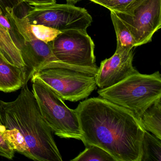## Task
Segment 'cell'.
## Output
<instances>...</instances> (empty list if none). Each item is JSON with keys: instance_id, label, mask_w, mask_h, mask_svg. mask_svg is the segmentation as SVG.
Here are the masks:
<instances>
[{"instance_id": "1", "label": "cell", "mask_w": 161, "mask_h": 161, "mask_svg": "<svg viewBox=\"0 0 161 161\" xmlns=\"http://www.w3.org/2000/svg\"><path fill=\"white\" fill-rule=\"evenodd\" d=\"M75 111L85 146H98L116 161H140L145 130L129 110L93 97L81 102Z\"/></svg>"}, {"instance_id": "2", "label": "cell", "mask_w": 161, "mask_h": 161, "mask_svg": "<svg viewBox=\"0 0 161 161\" xmlns=\"http://www.w3.org/2000/svg\"><path fill=\"white\" fill-rule=\"evenodd\" d=\"M21 89L14 100H0V118L14 150L34 161H63L28 82Z\"/></svg>"}, {"instance_id": "3", "label": "cell", "mask_w": 161, "mask_h": 161, "mask_svg": "<svg viewBox=\"0 0 161 161\" xmlns=\"http://www.w3.org/2000/svg\"><path fill=\"white\" fill-rule=\"evenodd\" d=\"M97 93L100 97L129 110L140 121L145 110L161 98V74L138 72Z\"/></svg>"}, {"instance_id": "4", "label": "cell", "mask_w": 161, "mask_h": 161, "mask_svg": "<svg viewBox=\"0 0 161 161\" xmlns=\"http://www.w3.org/2000/svg\"><path fill=\"white\" fill-rule=\"evenodd\" d=\"M98 67L48 68L35 72L31 81L47 86L63 100L76 102L86 98L97 87Z\"/></svg>"}, {"instance_id": "5", "label": "cell", "mask_w": 161, "mask_h": 161, "mask_svg": "<svg viewBox=\"0 0 161 161\" xmlns=\"http://www.w3.org/2000/svg\"><path fill=\"white\" fill-rule=\"evenodd\" d=\"M31 81L40 113L53 133L61 138L81 140L82 134L75 110L69 108L47 86L36 80Z\"/></svg>"}, {"instance_id": "6", "label": "cell", "mask_w": 161, "mask_h": 161, "mask_svg": "<svg viewBox=\"0 0 161 161\" xmlns=\"http://www.w3.org/2000/svg\"><path fill=\"white\" fill-rule=\"evenodd\" d=\"M26 16L31 24L42 25L60 31H86L93 19L87 10L73 4L29 5Z\"/></svg>"}, {"instance_id": "7", "label": "cell", "mask_w": 161, "mask_h": 161, "mask_svg": "<svg viewBox=\"0 0 161 161\" xmlns=\"http://www.w3.org/2000/svg\"><path fill=\"white\" fill-rule=\"evenodd\" d=\"M113 12L130 30L135 47L151 42L161 27V0H135L121 12Z\"/></svg>"}, {"instance_id": "8", "label": "cell", "mask_w": 161, "mask_h": 161, "mask_svg": "<svg viewBox=\"0 0 161 161\" xmlns=\"http://www.w3.org/2000/svg\"><path fill=\"white\" fill-rule=\"evenodd\" d=\"M9 15L23 39L20 50L28 70V81L31 80L33 73L44 69L55 67H81L70 65L58 60L53 53L50 43H45L34 35L31 24L26 15L20 17L16 14L14 11L10 12Z\"/></svg>"}, {"instance_id": "9", "label": "cell", "mask_w": 161, "mask_h": 161, "mask_svg": "<svg viewBox=\"0 0 161 161\" xmlns=\"http://www.w3.org/2000/svg\"><path fill=\"white\" fill-rule=\"evenodd\" d=\"M50 44L54 56L63 63L74 66L98 67L95 44L86 31L63 32Z\"/></svg>"}, {"instance_id": "10", "label": "cell", "mask_w": 161, "mask_h": 161, "mask_svg": "<svg viewBox=\"0 0 161 161\" xmlns=\"http://www.w3.org/2000/svg\"><path fill=\"white\" fill-rule=\"evenodd\" d=\"M133 51L117 47L112 57L101 63L96 75L97 86L100 89L107 88L139 72L133 66Z\"/></svg>"}, {"instance_id": "11", "label": "cell", "mask_w": 161, "mask_h": 161, "mask_svg": "<svg viewBox=\"0 0 161 161\" xmlns=\"http://www.w3.org/2000/svg\"><path fill=\"white\" fill-rule=\"evenodd\" d=\"M28 80L26 67L8 64L0 56V91L11 93L21 89Z\"/></svg>"}, {"instance_id": "12", "label": "cell", "mask_w": 161, "mask_h": 161, "mask_svg": "<svg viewBox=\"0 0 161 161\" xmlns=\"http://www.w3.org/2000/svg\"><path fill=\"white\" fill-rule=\"evenodd\" d=\"M0 56L8 64L18 67H26L21 52L13 41L10 33L0 24Z\"/></svg>"}, {"instance_id": "13", "label": "cell", "mask_w": 161, "mask_h": 161, "mask_svg": "<svg viewBox=\"0 0 161 161\" xmlns=\"http://www.w3.org/2000/svg\"><path fill=\"white\" fill-rule=\"evenodd\" d=\"M140 121L145 130L161 139V98L145 110Z\"/></svg>"}, {"instance_id": "14", "label": "cell", "mask_w": 161, "mask_h": 161, "mask_svg": "<svg viewBox=\"0 0 161 161\" xmlns=\"http://www.w3.org/2000/svg\"><path fill=\"white\" fill-rule=\"evenodd\" d=\"M161 161V139L145 130L141 145L140 161Z\"/></svg>"}, {"instance_id": "15", "label": "cell", "mask_w": 161, "mask_h": 161, "mask_svg": "<svg viewBox=\"0 0 161 161\" xmlns=\"http://www.w3.org/2000/svg\"><path fill=\"white\" fill-rule=\"evenodd\" d=\"M111 17L116 35L117 47L128 50L135 47L133 36L124 22L112 11Z\"/></svg>"}, {"instance_id": "16", "label": "cell", "mask_w": 161, "mask_h": 161, "mask_svg": "<svg viewBox=\"0 0 161 161\" xmlns=\"http://www.w3.org/2000/svg\"><path fill=\"white\" fill-rule=\"evenodd\" d=\"M72 161H116L109 153L95 145L86 146L85 149Z\"/></svg>"}, {"instance_id": "17", "label": "cell", "mask_w": 161, "mask_h": 161, "mask_svg": "<svg viewBox=\"0 0 161 161\" xmlns=\"http://www.w3.org/2000/svg\"><path fill=\"white\" fill-rule=\"evenodd\" d=\"M31 28L35 36L46 43L52 42L62 33L56 29L42 25L31 24Z\"/></svg>"}, {"instance_id": "18", "label": "cell", "mask_w": 161, "mask_h": 161, "mask_svg": "<svg viewBox=\"0 0 161 161\" xmlns=\"http://www.w3.org/2000/svg\"><path fill=\"white\" fill-rule=\"evenodd\" d=\"M15 152L8 138L7 130L0 118V156L9 160H13L14 157Z\"/></svg>"}, {"instance_id": "19", "label": "cell", "mask_w": 161, "mask_h": 161, "mask_svg": "<svg viewBox=\"0 0 161 161\" xmlns=\"http://www.w3.org/2000/svg\"><path fill=\"white\" fill-rule=\"evenodd\" d=\"M99 5L103 6L110 11L119 12L124 10L135 0H90Z\"/></svg>"}, {"instance_id": "20", "label": "cell", "mask_w": 161, "mask_h": 161, "mask_svg": "<svg viewBox=\"0 0 161 161\" xmlns=\"http://www.w3.org/2000/svg\"><path fill=\"white\" fill-rule=\"evenodd\" d=\"M24 3L22 0H0V13L7 15L8 12L14 11Z\"/></svg>"}, {"instance_id": "21", "label": "cell", "mask_w": 161, "mask_h": 161, "mask_svg": "<svg viewBox=\"0 0 161 161\" xmlns=\"http://www.w3.org/2000/svg\"><path fill=\"white\" fill-rule=\"evenodd\" d=\"M24 3L29 5H44L56 3V0H22Z\"/></svg>"}, {"instance_id": "22", "label": "cell", "mask_w": 161, "mask_h": 161, "mask_svg": "<svg viewBox=\"0 0 161 161\" xmlns=\"http://www.w3.org/2000/svg\"><path fill=\"white\" fill-rule=\"evenodd\" d=\"M66 1L67 3H69V4H75L81 0H66Z\"/></svg>"}]
</instances>
